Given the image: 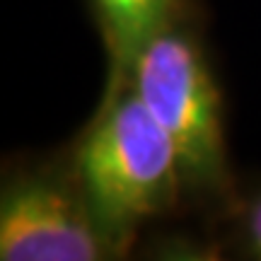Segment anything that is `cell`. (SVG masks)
Segmentation results:
<instances>
[{
  "label": "cell",
  "instance_id": "obj_1",
  "mask_svg": "<svg viewBox=\"0 0 261 261\" xmlns=\"http://www.w3.org/2000/svg\"><path fill=\"white\" fill-rule=\"evenodd\" d=\"M77 187L116 252L143 220L169 208L184 187L172 140L133 90L112 99L85 136Z\"/></svg>",
  "mask_w": 261,
  "mask_h": 261
},
{
  "label": "cell",
  "instance_id": "obj_2",
  "mask_svg": "<svg viewBox=\"0 0 261 261\" xmlns=\"http://www.w3.org/2000/svg\"><path fill=\"white\" fill-rule=\"evenodd\" d=\"M130 77L133 92L174 145L181 184L218 191L225 184L220 94L196 41L167 27L138 54Z\"/></svg>",
  "mask_w": 261,
  "mask_h": 261
},
{
  "label": "cell",
  "instance_id": "obj_3",
  "mask_svg": "<svg viewBox=\"0 0 261 261\" xmlns=\"http://www.w3.org/2000/svg\"><path fill=\"white\" fill-rule=\"evenodd\" d=\"M112 252L116 247L94 220L80 187L48 174H27L3 189V261H97Z\"/></svg>",
  "mask_w": 261,
  "mask_h": 261
},
{
  "label": "cell",
  "instance_id": "obj_4",
  "mask_svg": "<svg viewBox=\"0 0 261 261\" xmlns=\"http://www.w3.org/2000/svg\"><path fill=\"white\" fill-rule=\"evenodd\" d=\"M119 68H133L152 39L169 27L174 0H92Z\"/></svg>",
  "mask_w": 261,
  "mask_h": 261
},
{
  "label": "cell",
  "instance_id": "obj_5",
  "mask_svg": "<svg viewBox=\"0 0 261 261\" xmlns=\"http://www.w3.org/2000/svg\"><path fill=\"white\" fill-rule=\"evenodd\" d=\"M247 240H249V249L254 252V256L261 259V196L247 213Z\"/></svg>",
  "mask_w": 261,
  "mask_h": 261
}]
</instances>
